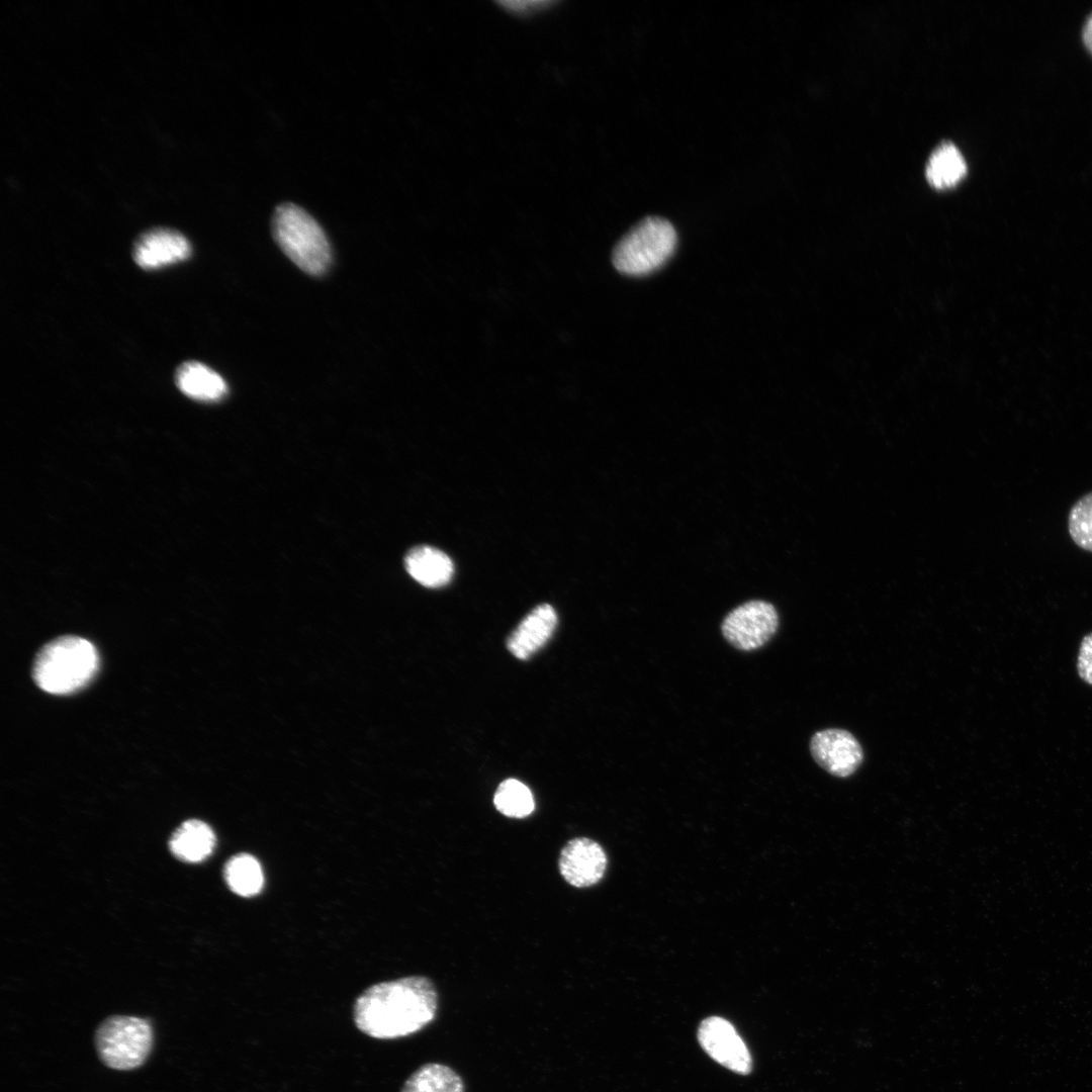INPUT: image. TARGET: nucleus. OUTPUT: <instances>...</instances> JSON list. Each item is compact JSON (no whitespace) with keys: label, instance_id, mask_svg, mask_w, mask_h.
<instances>
[{"label":"nucleus","instance_id":"obj_6","mask_svg":"<svg viewBox=\"0 0 1092 1092\" xmlns=\"http://www.w3.org/2000/svg\"><path fill=\"white\" fill-rule=\"evenodd\" d=\"M778 627L779 615L774 605L763 600H751L726 615L721 631L736 649L752 651L769 641Z\"/></svg>","mask_w":1092,"mask_h":1092},{"label":"nucleus","instance_id":"obj_18","mask_svg":"<svg viewBox=\"0 0 1092 1092\" xmlns=\"http://www.w3.org/2000/svg\"><path fill=\"white\" fill-rule=\"evenodd\" d=\"M493 803L498 812L513 818L527 817L535 808L530 789L515 779H508L499 784Z\"/></svg>","mask_w":1092,"mask_h":1092},{"label":"nucleus","instance_id":"obj_20","mask_svg":"<svg viewBox=\"0 0 1092 1092\" xmlns=\"http://www.w3.org/2000/svg\"><path fill=\"white\" fill-rule=\"evenodd\" d=\"M1077 668L1080 677L1092 685V633L1086 635L1081 642Z\"/></svg>","mask_w":1092,"mask_h":1092},{"label":"nucleus","instance_id":"obj_1","mask_svg":"<svg viewBox=\"0 0 1092 1092\" xmlns=\"http://www.w3.org/2000/svg\"><path fill=\"white\" fill-rule=\"evenodd\" d=\"M438 994L426 977L410 976L377 983L355 1001L356 1027L377 1039H395L414 1034L433 1021Z\"/></svg>","mask_w":1092,"mask_h":1092},{"label":"nucleus","instance_id":"obj_10","mask_svg":"<svg viewBox=\"0 0 1092 1092\" xmlns=\"http://www.w3.org/2000/svg\"><path fill=\"white\" fill-rule=\"evenodd\" d=\"M190 255L189 241L179 232L164 228L152 229L141 235L132 249L134 262L146 270L176 264Z\"/></svg>","mask_w":1092,"mask_h":1092},{"label":"nucleus","instance_id":"obj_12","mask_svg":"<svg viewBox=\"0 0 1092 1092\" xmlns=\"http://www.w3.org/2000/svg\"><path fill=\"white\" fill-rule=\"evenodd\" d=\"M215 846V835L203 821L189 819L182 822L169 839L172 854L185 862H200L208 857Z\"/></svg>","mask_w":1092,"mask_h":1092},{"label":"nucleus","instance_id":"obj_5","mask_svg":"<svg viewBox=\"0 0 1092 1092\" xmlns=\"http://www.w3.org/2000/svg\"><path fill=\"white\" fill-rule=\"evenodd\" d=\"M94 1044L100 1061L117 1071H131L143 1066L154 1045L150 1022L128 1015H112L97 1027Z\"/></svg>","mask_w":1092,"mask_h":1092},{"label":"nucleus","instance_id":"obj_11","mask_svg":"<svg viewBox=\"0 0 1092 1092\" xmlns=\"http://www.w3.org/2000/svg\"><path fill=\"white\" fill-rule=\"evenodd\" d=\"M556 624V612L550 605L536 607L510 636L509 650L519 659L529 658L547 642Z\"/></svg>","mask_w":1092,"mask_h":1092},{"label":"nucleus","instance_id":"obj_7","mask_svg":"<svg viewBox=\"0 0 1092 1092\" xmlns=\"http://www.w3.org/2000/svg\"><path fill=\"white\" fill-rule=\"evenodd\" d=\"M702 1049L730 1071L747 1075L752 1070L750 1053L731 1022L719 1016L704 1019L698 1028Z\"/></svg>","mask_w":1092,"mask_h":1092},{"label":"nucleus","instance_id":"obj_8","mask_svg":"<svg viewBox=\"0 0 1092 1092\" xmlns=\"http://www.w3.org/2000/svg\"><path fill=\"white\" fill-rule=\"evenodd\" d=\"M810 751L822 768L838 778L854 774L863 760L859 742L843 729L830 728L816 732L810 741Z\"/></svg>","mask_w":1092,"mask_h":1092},{"label":"nucleus","instance_id":"obj_13","mask_svg":"<svg viewBox=\"0 0 1092 1092\" xmlns=\"http://www.w3.org/2000/svg\"><path fill=\"white\" fill-rule=\"evenodd\" d=\"M178 388L188 397L201 401H216L228 392L224 379L214 370L197 361L182 363L176 371Z\"/></svg>","mask_w":1092,"mask_h":1092},{"label":"nucleus","instance_id":"obj_9","mask_svg":"<svg viewBox=\"0 0 1092 1092\" xmlns=\"http://www.w3.org/2000/svg\"><path fill=\"white\" fill-rule=\"evenodd\" d=\"M559 872L571 886L586 888L599 883L607 869V855L595 840L576 837L569 840L559 855Z\"/></svg>","mask_w":1092,"mask_h":1092},{"label":"nucleus","instance_id":"obj_14","mask_svg":"<svg viewBox=\"0 0 1092 1092\" xmlns=\"http://www.w3.org/2000/svg\"><path fill=\"white\" fill-rule=\"evenodd\" d=\"M405 568L411 576L427 587H440L448 583L454 566L443 551L422 545L413 548L405 556Z\"/></svg>","mask_w":1092,"mask_h":1092},{"label":"nucleus","instance_id":"obj_3","mask_svg":"<svg viewBox=\"0 0 1092 1092\" xmlns=\"http://www.w3.org/2000/svg\"><path fill=\"white\" fill-rule=\"evenodd\" d=\"M272 232L283 253L304 272L321 275L330 267L332 254L326 234L301 207L293 203L277 206Z\"/></svg>","mask_w":1092,"mask_h":1092},{"label":"nucleus","instance_id":"obj_21","mask_svg":"<svg viewBox=\"0 0 1092 1092\" xmlns=\"http://www.w3.org/2000/svg\"><path fill=\"white\" fill-rule=\"evenodd\" d=\"M1082 38L1084 44L1092 53V13L1086 18L1083 29Z\"/></svg>","mask_w":1092,"mask_h":1092},{"label":"nucleus","instance_id":"obj_19","mask_svg":"<svg viewBox=\"0 0 1092 1092\" xmlns=\"http://www.w3.org/2000/svg\"><path fill=\"white\" fill-rule=\"evenodd\" d=\"M1068 530L1073 542L1092 552V491L1081 496L1071 508Z\"/></svg>","mask_w":1092,"mask_h":1092},{"label":"nucleus","instance_id":"obj_17","mask_svg":"<svg viewBox=\"0 0 1092 1092\" xmlns=\"http://www.w3.org/2000/svg\"><path fill=\"white\" fill-rule=\"evenodd\" d=\"M223 874L229 888L239 896H254L263 887L262 868L251 854L239 853L232 856L224 866Z\"/></svg>","mask_w":1092,"mask_h":1092},{"label":"nucleus","instance_id":"obj_15","mask_svg":"<svg viewBox=\"0 0 1092 1092\" xmlns=\"http://www.w3.org/2000/svg\"><path fill=\"white\" fill-rule=\"evenodd\" d=\"M401 1092H464V1084L450 1067L429 1063L411 1075Z\"/></svg>","mask_w":1092,"mask_h":1092},{"label":"nucleus","instance_id":"obj_2","mask_svg":"<svg viewBox=\"0 0 1092 1092\" xmlns=\"http://www.w3.org/2000/svg\"><path fill=\"white\" fill-rule=\"evenodd\" d=\"M97 667L98 655L91 642L78 636H63L39 650L32 676L42 691L64 695L84 687Z\"/></svg>","mask_w":1092,"mask_h":1092},{"label":"nucleus","instance_id":"obj_4","mask_svg":"<svg viewBox=\"0 0 1092 1092\" xmlns=\"http://www.w3.org/2000/svg\"><path fill=\"white\" fill-rule=\"evenodd\" d=\"M676 243L675 229L667 219L647 216L618 242L612 262L619 272L627 275L649 274L668 260Z\"/></svg>","mask_w":1092,"mask_h":1092},{"label":"nucleus","instance_id":"obj_16","mask_svg":"<svg viewBox=\"0 0 1092 1092\" xmlns=\"http://www.w3.org/2000/svg\"><path fill=\"white\" fill-rule=\"evenodd\" d=\"M966 161L960 150L952 144L944 143L931 154L926 177L935 187L944 188L958 183L966 174Z\"/></svg>","mask_w":1092,"mask_h":1092}]
</instances>
